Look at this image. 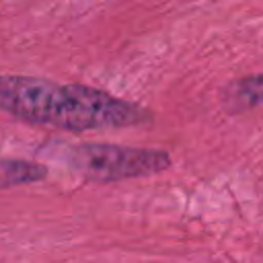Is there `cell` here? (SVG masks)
<instances>
[{"label":"cell","mask_w":263,"mask_h":263,"mask_svg":"<svg viewBox=\"0 0 263 263\" xmlns=\"http://www.w3.org/2000/svg\"><path fill=\"white\" fill-rule=\"evenodd\" d=\"M70 168L95 183H115L125 179L150 177L171 166V154L152 148H129L117 144L84 142L66 146L64 154Z\"/></svg>","instance_id":"7a4b0ae2"},{"label":"cell","mask_w":263,"mask_h":263,"mask_svg":"<svg viewBox=\"0 0 263 263\" xmlns=\"http://www.w3.org/2000/svg\"><path fill=\"white\" fill-rule=\"evenodd\" d=\"M263 103V72L230 82L222 92V105L228 113H240Z\"/></svg>","instance_id":"3957f363"},{"label":"cell","mask_w":263,"mask_h":263,"mask_svg":"<svg viewBox=\"0 0 263 263\" xmlns=\"http://www.w3.org/2000/svg\"><path fill=\"white\" fill-rule=\"evenodd\" d=\"M0 111L64 132L117 129L146 125L152 113L132 101L86 84H58L35 76L0 74Z\"/></svg>","instance_id":"6da1fadb"},{"label":"cell","mask_w":263,"mask_h":263,"mask_svg":"<svg viewBox=\"0 0 263 263\" xmlns=\"http://www.w3.org/2000/svg\"><path fill=\"white\" fill-rule=\"evenodd\" d=\"M47 177V166L23 158H0V189L39 183Z\"/></svg>","instance_id":"277c9868"}]
</instances>
